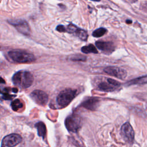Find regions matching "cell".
<instances>
[{"mask_svg": "<svg viewBox=\"0 0 147 147\" xmlns=\"http://www.w3.org/2000/svg\"><path fill=\"white\" fill-rule=\"evenodd\" d=\"M33 76L29 71H19L12 77L14 84L21 88H26L30 87L33 82Z\"/></svg>", "mask_w": 147, "mask_h": 147, "instance_id": "cell-1", "label": "cell"}, {"mask_svg": "<svg viewBox=\"0 0 147 147\" xmlns=\"http://www.w3.org/2000/svg\"><path fill=\"white\" fill-rule=\"evenodd\" d=\"M78 94L76 90L67 88L61 91L56 98V102L60 108L67 106Z\"/></svg>", "mask_w": 147, "mask_h": 147, "instance_id": "cell-3", "label": "cell"}, {"mask_svg": "<svg viewBox=\"0 0 147 147\" xmlns=\"http://www.w3.org/2000/svg\"><path fill=\"white\" fill-rule=\"evenodd\" d=\"M121 83L111 78H106L105 80H102L97 85L99 90L104 92L114 91L119 88Z\"/></svg>", "mask_w": 147, "mask_h": 147, "instance_id": "cell-5", "label": "cell"}, {"mask_svg": "<svg viewBox=\"0 0 147 147\" xmlns=\"http://www.w3.org/2000/svg\"><path fill=\"white\" fill-rule=\"evenodd\" d=\"M81 51L84 53H98V51L96 47L92 44H89L88 45L83 47L81 48Z\"/></svg>", "mask_w": 147, "mask_h": 147, "instance_id": "cell-15", "label": "cell"}, {"mask_svg": "<svg viewBox=\"0 0 147 147\" xmlns=\"http://www.w3.org/2000/svg\"><path fill=\"white\" fill-rule=\"evenodd\" d=\"M11 107L13 110L17 111L18 109H21L23 107V103L20 99H16L11 102Z\"/></svg>", "mask_w": 147, "mask_h": 147, "instance_id": "cell-17", "label": "cell"}, {"mask_svg": "<svg viewBox=\"0 0 147 147\" xmlns=\"http://www.w3.org/2000/svg\"><path fill=\"white\" fill-rule=\"evenodd\" d=\"M67 129L73 133H76L80 129L82 125V119L79 115L72 114L67 117L64 122Z\"/></svg>", "mask_w": 147, "mask_h": 147, "instance_id": "cell-4", "label": "cell"}, {"mask_svg": "<svg viewBox=\"0 0 147 147\" xmlns=\"http://www.w3.org/2000/svg\"><path fill=\"white\" fill-rule=\"evenodd\" d=\"M121 132L123 138L126 141L131 142L133 141L134 132L129 122H126L122 126Z\"/></svg>", "mask_w": 147, "mask_h": 147, "instance_id": "cell-10", "label": "cell"}, {"mask_svg": "<svg viewBox=\"0 0 147 147\" xmlns=\"http://www.w3.org/2000/svg\"><path fill=\"white\" fill-rule=\"evenodd\" d=\"M8 22L14 26L16 29L20 33L29 35L30 32V27L27 22L22 20H8Z\"/></svg>", "mask_w": 147, "mask_h": 147, "instance_id": "cell-7", "label": "cell"}, {"mask_svg": "<svg viewBox=\"0 0 147 147\" xmlns=\"http://www.w3.org/2000/svg\"><path fill=\"white\" fill-rule=\"evenodd\" d=\"M96 47L106 54H110L115 50L114 44L110 41H98L95 42Z\"/></svg>", "mask_w": 147, "mask_h": 147, "instance_id": "cell-12", "label": "cell"}, {"mask_svg": "<svg viewBox=\"0 0 147 147\" xmlns=\"http://www.w3.org/2000/svg\"><path fill=\"white\" fill-rule=\"evenodd\" d=\"M103 70L107 74L120 79H125L127 76L126 71L118 67L109 66L104 68Z\"/></svg>", "mask_w": 147, "mask_h": 147, "instance_id": "cell-9", "label": "cell"}, {"mask_svg": "<svg viewBox=\"0 0 147 147\" xmlns=\"http://www.w3.org/2000/svg\"><path fill=\"white\" fill-rule=\"evenodd\" d=\"M9 88H4L3 90H1V94H2V98L5 100H10L13 97L16 96V95H11L9 94Z\"/></svg>", "mask_w": 147, "mask_h": 147, "instance_id": "cell-18", "label": "cell"}, {"mask_svg": "<svg viewBox=\"0 0 147 147\" xmlns=\"http://www.w3.org/2000/svg\"><path fill=\"white\" fill-rule=\"evenodd\" d=\"M69 59L72 61H84L86 59V57L81 55H76L69 57Z\"/></svg>", "mask_w": 147, "mask_h": 147, "instance_id": "cell-21", "label": "cell"}, {"mask_svg": "<svg viewBox=\"0 0 147 147\" xmlns=\"http://www.w3.org/2000/svg\"><path fill=\"white\" fill-rule=\"evenodd\" d=\"M30 95L32 99L37 104L40 106H45L48 100V95L44 91L41 90H34L31 92Z\"/></svg>", "mask_w": 147, "mask_h": 147, "instance_id": "cell-8", "label": "cell"}, {"mask_svg": "<svg viewBox=\"0 0 147 147\" xmlns=\"http://www.w3.org/2000/svg\"><path fill=\"white\" fill-rule=\"evenodd\" d=\"M56 30H57L59 32H66V28L64 27L63 25H60L57 26Z\"/></svg>", "mask_w": 147, "mask_h": 147, "instance_id": "cell-22", "label": "cell"}, {"mask_svg": "<svg viewBox=\"0 0 147 147\" xmlns=\"http://www.w3.org/2000/svg\"><path fill=\"white\" fill-rule=\"evenodd\" d=\"M8 55L13 61L18 63H31L36 59L33 54L20 49L10 51L8 52Z\"/></svg>", "mask_w": 147, "mask_h": 147, "instance_id": "cell-2", "label": "cell"}, {"mask_svg": "<svg viewBox=\"0 0 147 147\" xmlns=\"http://www.w3.org/2000/svg\"><path fill=\"white\" fill-rule=\"evenodd\" d=\"M20 135L16 133L10 134L4 137L1 141V147H14L22 141Z\"/></svg>", "mask_w": 147, "mask_h": 147, "instance_id": "cell-6", "label": "cell"}, {"mask_svg": "<svg viewBox=\"0 0 147 147\" xmlns=\"http://www.w3.org/2000/svg\"><path fill=\"white\" fill-rule=\"evenodd\" d=\"M107 32V30L104 28H100L95 30H94L92 33V36L94 37H100L103 36Z\"/></svg>", "mask_w": 147, "mask_h": 147, "instance_id": "cell-19", "label": "cell"}, {"mask_svg": "<svg viewBox=\"0 0 147 147\" xmlns=\"http://www.w3.org/2000/svg\"><path fill=\"white\" fill-rule=\"evenodd\" d=\"M35 127L37 130V134L38 136L44 138L46 135V126L44 122H38L35 124Z\"/></svg>", "mask_w": 147, "mask_h": 147, "instance_id": "cell-13", "label": "cell"}, {"mask_svg": "<svg viewBox=\"0 0 147 147\" xmlns=\"http://www.w3.org/2000/svg\"><path fill=\"white\" fill-rule=\"evenodd\" d=\"M75 34L81 40L83 41H86L88 37V34L87 33V32L84 30V29H82L79 28H78V29H77V30L76 31V32L75 33Z\"/></svg>", "mask_w": 147, "mask_h": 147, "instance_id": "cell-16", "label": "cell"}, {"mask_svg": "<svg viewBox=\"0 0 147 147\" xmlns=\"http://www.w3.org/2000/svg\"><path fill=\"white\" fill-rule=\"evenodd\" d=\"M91 1H97V2H99V1H100V0H91Z\"/></svg>", "mask_w": 147, "mask_h": 147, "instance_id": "cell-24", "label": "cell"}, {"mask_svg": "<svg viewBox=\"0 0 147 147\" xmlns=\"http://www.w3.org/2000/svg\"><path fill=\"white\" fill-rule=\"evenodd\" d=\"M131 22V21H130V20H127L126 21V23L127 24H130Z\"/></svg>", "mask_w": 147, "mask_h": 147, "instance_id": "cell-23", "label": "cell"}, {"mask_svg": "<svg viewBox=\"0 0 147 147\" xmlns=\"http://www.w3.org/2000/svg\"><path fill=\"white\" fill-rule=\"evenodd\" d=\"M147 84V75L130 80V81L126 83V84L127 86H130L133 84Z\"/></svg>", "mask_w": 147, "mask_h": 147, "instance_id": "cell-14", "label": "cell"}, {"mask_svg": "<svg viewBox=\"0 0 147 147\" xmlns=\"http://www.w3.org/2000/svg\"><path fill=\"white\" fill-rule=\"evenodd\" d=\"M100 102V100L99 98L96 97H90L84 100L81 103L80 106L88 110H95L99 106Z\"/></svg>", "mask_w": 147, "mask_h": 147, "instance_id": "cell-11", "label": "cell"}, {"mask_svg": "<svg viewBox=\"0 0 147 147\" xmlns=\"http://www.w3.org/2000/svg\"><path fill=\"white\" fill-rule=\"evenodd\" d=\"M78 29V27H77L76 25L72 24H69L67 27L66 28V32L69 33H74L76 32L77 29Z\"/></svg>", "mask_w": 147, "mask_h": 147, "instance_id": "cell-20", "label": "cell"}]
</instances>
